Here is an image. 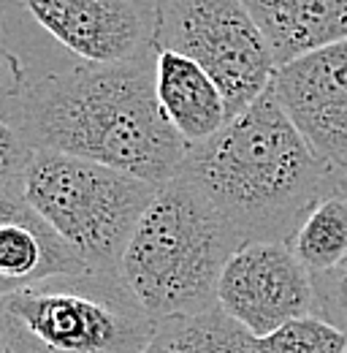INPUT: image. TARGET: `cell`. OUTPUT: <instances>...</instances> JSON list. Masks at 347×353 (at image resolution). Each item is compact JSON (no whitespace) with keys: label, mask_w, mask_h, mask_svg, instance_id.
<instances>
[{"label":"cell","mask_w":347,"mask_h":353,"mask_svg":"<svg viewBox=\"0 0 347 353\" xmlns=\"http://www.w3.org/2000/svg\"><path fill=\"white\" fill-rule=\"evenodd\" d=\"M155 54L30 82L3 68V123L33 150L87 158L160 188L179 174L190 144L158 103Z\"/></svg>","instance_id":"obj_1"},{"label":"cell","mask_w":347,"mask_h":353,"mask_svg":"<svg viewBox=\"0 0 347 353\" xmlns=\"http://www.w3.org/2000/svg\"><path fill=\"white\" fill-rule=\"evenodd\" d=\"M185 176L247 242H291L312 207L337 190L331 169L296 128L274 85L190 147Z\"/></svg>","instance_id":"obj_2"},{"label":"cell","mask_w":347,"mask_h":353,"mask_svg":"<svg viewBox=\"0 0 347 353\" xmlns=\"http://www.w3.org/2000/svg\"><path fill=\"white\" fill-rule=\"evenodd\" d=\"M244 239L185 179L158 188L120 264V277L144 310L160 321L217 305L222 269Z\"/></svg>","instance_id":"obj_3"},{"label":"cell","mask_w":347,"mask_h":353,"mask_svg":"<svg viewBox=\"0 0 347 353\" xmlns=\"http://www.w3.org/2000/svg\"><path fill=\"white\" fill-rule=\"evenodd\" d=\"M3 353H147L155 318L117 272L85 269L3 294Z\"/></svg>","instance_id":"obj_4"},{"label":"cell","mask_w":347,"mask_h":353,"mask_svg":"<svg viewBox=\"0 0 347 353\" xmlns=\"http://www.w3.org/2000/svg\"><path fill=\"white\" fill-rule=\"evenodd\" d=\"M3 68L22 82L152 54L155 0H3Z\"/></svg>","instance_id":"obj_5"},{"label":"cell","mask_w":347,"mask_h":353,"mask_svg":"<svg viewBox=\"0 0 347 353\" xmlns=\"http://www.w3.org/2000/svg\"><path fill=\"white\" fill-rule=\"evenodd\" d=\"M158 185L120 169L36 150L19 196L49 223L87 269L120 272L123 256Z\"/></svg>","instance_id":"obj_6"},{"label":"cell","mask_w":347,"mask_h":353,"mask_svg":"<svg viewBox=\"0 0 347 353\" xmlns=\"http://www.w3.org/2000/svg\"><path fill=\"white\" fill-rule=\"evenodd\" d=\"M155 46L193 57L217 82L231 117L253 106L280 71L244 0H155Z\"/></svg>","instance_id":"obj_7"},{"label":"cell","mask_w":347,"mask_h":353,"mask_svg":"<svg viewBox=\"0 0 347 353\" xmlns=\"http://www.w3.org/2000/svg\"><path fill=\"white\" fill-rule=\"evenodd\" d=\"M315 274L291 242H247L217 283V305L258 340L296 318L315 315Z\"/></svg>","instance_id":"obj_8"},{"label":"cell","mask_w":347,"mask_h":353,"mask_svg":"<svg viewBox=\"0 0 347 353\" xmlns=\"http://www.w3.org/2000/svg\"><path fill=\"white\" fill-rule=\"evenodd\" d=\"M274 92L317 158L331 169L337 190L347 188V41L323 46L280 65Z\"/></svg>","instance_id":"obj_9"},{"label":"cell","mask_w":347,"mask_h":353,"mask_svg":"<svg viewBox=\"0 0 347 353\" xmlns=\"http://www.w3.org/2000/svg\"><path fill=\"white\" fill-rule=\"evenodd\" d=\"M87 264L60 234L19 196L0 193V288L3 294L57 274L85 272Z\"/></svg>","instance_id":"obj_10"},{"label":"cell","mask_w":347,"mask_h":353,"mask_svg":"<svg viewBox=\"0 0 347 353\" xmlns=\"http://www.w3.org/2000/svg\"><path fill=\"white\" fill-rule=\"evenodd\" d=\"M158 103L171 128L190 147L212 139L228 120V103L217 82L187 54L158 49L155 54Z\"/></svg>","instance_id":"obj_11"},{"label":"cell","mask_w":347,"mask_h":353,"mask_svg":"<svg viewBox=\"0 0 347 353\" xmlns=\"http://www.w3.org/2000/svg\"><path fill=\"white\" fill-rule=\"evenodd\" d=\"M280 65L347 41V0H244Z\"/></svg>","instance_id":"obj_12"},{"label":"cell","mask_w":347,"mask_h":353,"mask_svg":"<svg viewBox=\"0 0 347 353\" xmlns=\"http://www.w3.org/2000/svg\"><path fill=\"white\" fill-rule=\"evenodd\" d=\"M147 353H258V337L215 305L155 321Z\"/></svg>","instance_id":"obj_13"},{"label":"cell","mask_w":347,"mask_h":353,"mask_svg":"<svg viewBox=\"0 0 347 353\" xmlns=\"http://www.w3.org/2000/svg\"><path fill=\"white\" fill-rule=\"evenodd\" d=\"M293 253L317 277L347 264V193L323 196L291 239Z\"/></svg>","instance_id":"obj_14"},{"label":"cell","mask_w":347,"mask_h":353,"mask_svg":"<svg viewBox=\"0 0 347 353\" xmlns=\"http://www.w3.org/2000/svg\"><path fill=\"white\" fill-rule=\"evenodd\" d=\"M258 353H347V334L317 315H304L260 337Z\"/></svg>","instance_id":"obj_15"},{"label":"cell","mask_w":347,"mask_h":353,"mask_svg":"<svg viewBox=\"0 0 347 353\" xmlns=\"http://www.w3.org/2000/svg\"><path fill=\"white\" fill-rule=\"evenodd\" d=\"M315 291H317L315 315L334 323L347 334V264L328 274H317Z\"/></svg>","instance_id":"obj_16"},{"label":"cell","mask_w":347,"mask_h":353,"mask_svg":"<svg viewBox=\"0 0 347 353\" xmlns=\"http://www.w3.org/2000/svg\"><path fill=\"white\" fill-rule=\"evenodd\" d=\"M345 193H347V188H345Z\"/></svg>","instance_id":"obj_17"}]
</instances>
